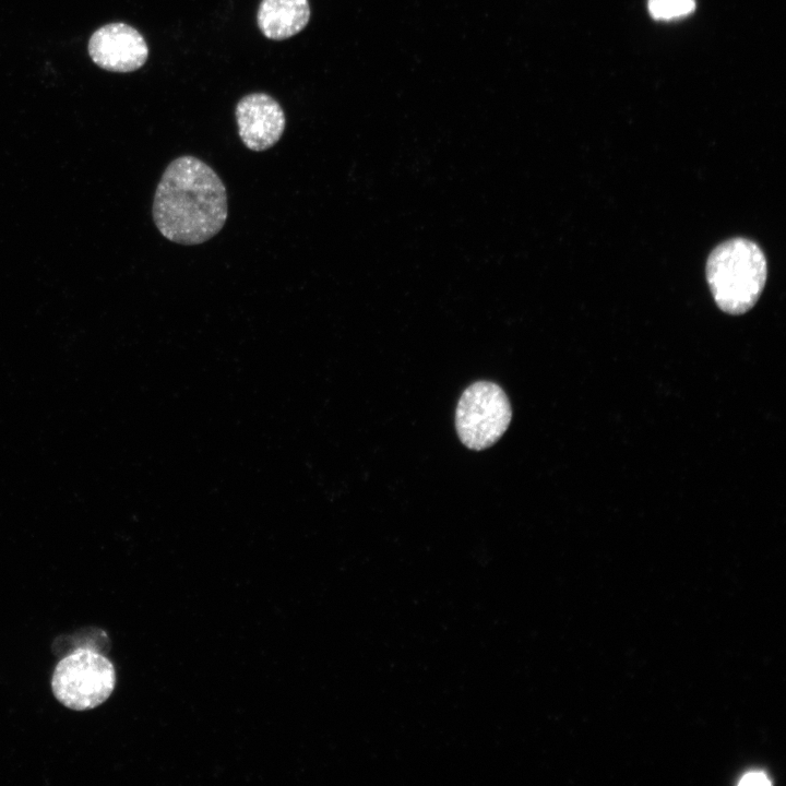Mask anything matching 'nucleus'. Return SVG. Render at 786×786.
<instances>
[{"label":"nucleus","mask_w":786,"mask_h":786,"mask_svg":"<svg viewBox=\"0 0 786 786\" xmlns=\"http://www.w3.org/2000/svg\"><path fill=\"white\" fill-rule=\"evenodd\" d=\"M767 275L760 247L745 238L718 245L706 262V278L717 306L729 314H741L758 301Z\"/></svg>","instance_id":"obj_2"},{"label":"nucleus","mask_w":786,"mask_h":786,"mask_svg":"<svg viewBox=\"0 0 786 786\" xmlns=\"http://www.w3.org/2000/svg\"><path fill=\"white\" fill-rule=\"evenodd\" d=\"M647 9L657 21H671L691 14L695 9L694 0H648Z\"/></svg>","instance_id":"obj_8"},{"label":"nucleus","mask_w":786,"mask_h":786,"mask_svg":"<svg viewBox=\"0 0 786 786\" xmlns=\"http://www.w3.org/2000/svg\"><path fill=\"white\" fill-rule=\"evenodd\" d=\"M153 221L168 240L194 246L224 227L228 216L227 191L217 172L202 159L183 155L171 160L156 187Z\"/></svg>","instance_id":"obj_1"},{"label":"nucleus","mask_w":786,"mask_h":786,"mask_svg":"<svg viewBox=\"0 0 786 786\" xmlns=\"http://www.w3.org/2000/svg\"><path fill=\"white\" fill-rule=\"evenodd\" d=\"M88 52L100 68L114 72H131L141 68L148 56L144 37L124 23L98 28L90 38Z\"/></svg>","instance_id":"obj_5"},{"label":"nucleus","mask_w":786,"mask_h":786,"mask_svg":"<svg viewBox=\"0 0 786 786\" xmlns=\"http://www.w3.org/2000/svg\"><path fill=\"white\" fill-rule=\"evenodd\" d=\"M512 408L501 386L477 381L462 393L456 410L455 427L461 442L472 450H485L507 431Z\"/></svg>","instance_id":"obj_4"},{"label":"nucleus","mask_w":786,"mask_h":786,"mask_svg":"<svg viewBox=\"0 0 786 786\" xmlns=\"http://www.w3.org/2000/svg\"><path fill=\"white\" fill-rule=\"evenodd\" d=\"M310 19L308 0H262L257 22L262 34L283 40L301 32Z\"/></svg>","instance_id":"obj_7"},{"label":"nucleus","mask_w":786,"mask_h":786,"mask_svg":"<svg viewBox=\"0 0 786 786\" xmlns=\"http://www.w3.org/2000/svg\"><path fill=\"white\" fill-rule=\"evenodd\" d=\"M740 786H769L771 782L769 776L762 771H750L741 776L739 783Z\"/></svg>","instance_id":"obj_9"},{"label":"nucleus","mask_w":786,"mask_h":786,"mask_svg":"<svg viewBox=\"0 0 786 786\" xmlns=\"http://www.w3.org/2000/svg\"><path fill=\"white\" fill-rule=\"evenodd\" d=\"M116 674L112 663L92 648H76L56 666L51 688L66 707L86 711L103 704L112 693Z\"/></svg>","instance_id":"obj_3"},{"label":"nucleus","mask_w":786,"mask_h":786,"mask_svg":"<svg viewBox=\"0 0 786 786\" xmlns=\"http://www.w3.org/2000/svg\"><path fill=\"white\" fill-rule=\"evenodd\" d=\"M238 134L245 146L262 152L281 139L286 118L281 105L270 95L253 93L242 97L236 106Z\"/></svg>","instance_id":"obj_6"}]
</instances>
